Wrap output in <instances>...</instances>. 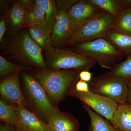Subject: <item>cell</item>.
Instances as JSON below:
<instances>
[{
  "instance_id": "d4e9b609",
  "label": "cell",
  "mask_w": 131,
  "mask_h": 131,
  "mask_svg": "<svg viewBox=\"0 0 131 131\" xmlns=\"http://www.w3.org/2000/svg\"><path fill=\"white\" fill-rule=\"evenodd\" d=\"M21 68L0 56V77L3 79L14 73L19 72Z\"/></svg>"
},
{
  "instance_id": "f1b7e54d",
  "label": "cell",
  "mask_w": 131,
  "mask_h": 131,
  "mask_svg": "<svg viewBox=\"0 0 131 131\" xmlns=\"http://www.w3.org/2000/svg\"><path fill=\"white\" fill-rule=\"evenodd\" d=\"M13 126L10 124L5 123L1 124L0 131H11Z\"/></svg>"
},
{
  "instance_id": "4dcf8cb0",
  "label": "cell",
  "mask_w": 131,
  "mask_h": 131,
  "mask_svg": "<svg viewBox=\"0 0 131 131\" xmlns=\"http://www.w3.org/2000/svg\"><path fill=\"white\" fill-rule=\"evenodd\" d=\"M125 1L127 7L131 8V0H125Z\"/></svg>"
},
{
  "instance_id": "ba28073f",
  "label": "cell",
  "mask_w": 131,
  "mask_h": 131,
  "mask_svg": "<svg viewBox=\"0 0 131 131\" xmlns=\"http://www.w3.org/2000/svg\"><path fill=\"white\" fill-rule=\"evenodd\" d=\"M78 0L56 1L58 8L56 19L52 28L51 43L54 47L63 46L72 35L71 25L69 17V10Z\"/></svg>"
},
{
  "instance_id": "7c38bea8",
  "label": "cell",
  "mask_w": 131,
  "mask_h": 131,
  "mask_svg": "<svg viewBox=\"0 0 131 131\" xmlns=\"http://www.w3.org/2000/svg\"><path fill=\"white\" fill-rule=\"evenodd\" d=\"M17 114L16 131H48L47 124L27 108L13 105Z\"/></svg>"
},
{
  "instance_id": "4fadbf2b",
  "label": "cell",
  "mask_w": 131,
  "mask_h": 131,
  "mask_svg": "<svg viewBox=\"0 0 131 131\" xmlns=\"http://www.w3.org/2000/svg\"><path fill=\"white\" fill-rule=\"evenodd\" d=\"M28 6L26 0H21L13 3L7 16L10 34L15 36L24 27Z\"/></svg>"
},
{
  "instance_id": "8fae6325",
  "label": "cell",
  "mask_w": 131,
  "mask_h": 131,
  "mask_svg": "<svg viewBox=\"0 0 131 131\" xmlns=\"http://www.w3.org/2000/svg\"><path fill=\"white\" fill-rule=\"evenodd\" d=\"M101 11L90 0L78 1L68 12L72 34L79 27L93 18Z\"/></svg>"
},
{
  "instance_id": "6da1fadb",
  "label": "cell",
  "mask_w": 131,
  "mask_h": 131,
  "mask_svg": "<svg viewBox=\"0 0 131 131\" xmlns=\"http://www.w3.org/2000/svg\"><path fill=\"white\" fill-rule=\"evenodd\" d=\"M82 70H52L47 68L35 69L30 74L43 87L52 104L58 105L71 90L80 80Z\"/></svg>"
},
{
  "instance_id": "44dd1931",
  "label": "cell",
  "mask_w": 131,
  "mask_h": 131,
  "mask_svg": "<svg viewBox=\"0 0 131 131\" xmlns=\"http://www.w3.org/2000/svg\"><path fill=\"white\" fill-rule=\"evenodd\" d=\"M34 2L44 10L45 23L52 30L58 13L56 2L52 0H35Z\"/></svg>"
},
{
  "instance_id": "5bb4252c",
  "label": "cell",
  "mask_w": 131,
  "mask_h": 131,
  "mask_svg": "<svg viewBox=\"0 0 131 131\" xmlns=\"http://www.w3.org/2000/svg\"><path fill=\"white\" fill-rule=\"evenodd\" d=\"M80 127L79 122L73 115L61 111L47 124L48 131H78Z\"/></svg>"
},
{
  "instance_id": "7a4b0ae2",
  "label": "cell",
  "mask_w": 131,
  "mask_h": 131,
  "mask_svg": "<svg viewBox=\"0 0 131 131\" xmlns=\"http://www.w3.org/2000/svg\"><path fill=\"white\" fill-rule=\"evenodd\" d=\"M21 78L23 93L28 106L47 124L61 111L52 104L43 87L30 73H23Z\"/></svg>"
},
{
  "instance_id": "9a60e30c",
  "label": "cell",
  "mask_w": 131,
  "mask_h": 131,
  "mask_svg": "<svg viewBox=\"0 0 131 131\" xmlns=\"http://www.w3.org/2000/svg\"><path fill=\"white\" fill-rule=\"evenodd\" d=\"M110 122L115 129L131 131V104H118Z\"/></svg>"
},
{
  "instance_id": "e0dca14e",
  "label": "cell",
  "mask_w": 131,
  "mask_h": 131,
  "mask_svg": "<svg viewBox=\"0 0 131 131\" xmlns=\"http://www.w3.org/2000/svg\"><path fill=\"white\" fill-rule=\"evenodd\" d=\"M105 38L126 56L131 54V35L120 32L113 28L108 33Z\"/></svg>"
},
{
  "instance_id": "f546056e",
  "label": "cell",
  "mask_w": 131,
  "mask_h": 131,
  "mask_svg": "<svg viewBox=\"0 0 131 131\" xmlns=\"http://www.w3.org/2000/svg\"><path fill=\"white\" fill-rule=\"evenodd\" d=\"M128 89V102L131 104V80L127 83Z\"/></svg>"
},
{
  "instance_id": "8992f818",
  "label": "cell",
  "mask_w": 131,
  "mask_h": 131,
  "mask_svg": "<svg viewBox=\"0 0 131 131\" xmlns=\"http://www.w3.org/2000/svg\"><path fill=\"white\" fill-rule=\"evenodd\" d=\"M44 50L46 68L52 70H89L96 64L95 61L74 51L60 49L52 44Z\"/></svg>"
},
{
  "instance_id": "2e32d148",
  "label": "cell",
  "mask_w": 131,
  "mask_h": 131,
  "mask_svg": "<svg viewBox=\"0 0 131 131\" xmlns=\"http://www.w3.org/2000/svg\"><path fill=\"white\" fill-rule=\"evenodd\" d=\"M101 10L107 12L117 21L128 8L125 0H90Z\"/></svg>"
},
{
  "instance_id": "ffe728a7",
  "label": "cell",
  "mask_w": 131,
  "mask_h": 131,
  "mask_svg": "<svg viewBox=\"0 0 131 131\" xmlns=\"http://www.w3.org/2000/svg\"><path fill=\"white\" fill-rule=\"evenodd\" d=\"M83 108L89 115L90 119L89 131H114L115 128L107 119L83 104Z\"/></svg>"
},
{
  "instance_id": "30bf717a",
  "label": "cell",
  "mask_w": 131,
  "mask_h": 131,
  "mask_svg": "<svg viewBox=\"0 0 131 131\" xmlns=\"http://www.w3.org/2000/svg\"><path fill=\"white\" fill-rule=\"evenodd\" d=\"M0 94L4 100L15 105L26 108L28 107L20 85L19 72L1 80Z\"/></svg>"
},
{
  "instance_id": "3957f363",
  "label": "cell",
  "mask_w": 131,
  "mask_h": 131,
  "mask_svg": "<svg viewBox=\"0 0 131 131\" xmlns=\"http://www.w3.org/2000/svg\"><path fill=\"white\" fill-rule=\"evenodd\" d=\"M7 43L4 51L16 61L36 69L46 68L42 49L32 39L28 32L21 30Z\"/></svg>"
},
{
  "instance_id": "83f0119b",
  "label": "cell",
  "mask_w": 131,
  "mask_h": 131,
  "mask_svg": "<svg viewBox=\"0 0 131 131\" xmlns=\"http://www.w3.org/2000/svg\"><path fill=\"white\" fill-rule=\"evenodd\" d=\"M6 20L5 19H1L0 21V41L2 42L3 38L6 31Z\"/></svg>"
},
{
  "instance_id": "5b68a950",
  "label": "cell",
  "mask_w": 131,
  "mask_h": 131,
  "mask_svg": "<svg viewBox=\"0 0 131 131\" xmlns=\"http://www.w3.org/2000/svg\"><path fill=\"white\" fill-rule=\"evenodd\" d=\"M116 20L107 12L102 10L93 18L79 27L63 46H72L105 38L113 28Z\"/></svg>"
},
{
  "instance_id": "cb8c5ba5",
  "label": "cell",
  "mask_w": 131,
  "mask_h": 131,
  "mask_svg": "<svg viewBox=\"0 0 131 131\" xmlns=\"http://www.w3.org/2000/svg\"><path fill=\"white\" fill-rule=\"evenodd\" d=\"M113 29L131 35V8L128 7L116 22Z\"/></svg>"
},
{
  "instance_id": "277c9868",
  "label": "cell",
  "mask_w": 131,
  "mask_h": 131,
  "mask_svg": "<svg viewBox=\"0 0 131 131\" xmlns=\"http://www.w3.org/2000/svg\"><path fill=\"white\" fill-rule=\"evenodd\" d=\"M72 46L74 51L95 61L102 68L110 70L126 56L105 38Z\"/></svg>"
},
{
  "instance_id": "7402d4cb",
  "label": "cell",
  "mask_w": 131,
  "mask_h": 131,
  "mask_svg": "<svg viewBox=\"0 0 131 131\" xmlns=\"http://www.w3.org/2000/svg\"><path fill=\"white\" fill-rule=\"evenodd\" d=\"M107 73L112 76L129 82L131 80V54L127 56L125 61L118 63Z\"/></svg>"
},
{
  "instance_id": "ac0fdd59",
  "label": "cell",
  "mask_w": 131,
  "mask_h": 131,
  "mask_svg": "<svg viewBox=\"0 0 131 131\" xmlns=\"http://www.w3.org/2000/svg\"><path fill=\"white\" fill-rule=\"evenodd\" d=\"M28 33L32 39L44 50L51 44V29L45 23L28 28Z\"/></svg>"
},
{
  "instance_id": "1f68e13d",
  "label": "cell",
  "mask_w": 131,
  "mask_h": 131,
  "mask_svg": "<svg viewBox=\"0 0 131 131\" xmlns=\"http://www.w3.org/2000/svg\"><path fill=\"white\" fill-rule=\"evenodd\" d=\"M11 131H16L14 125H13V126H12Z\"/></svg>"
},
{
  "instance_id": "4316f807",
  "label": "cell",
  "mask_w": 131,
  "mask_h": 131,
  "mask_svg": "<svg viewBox=\"0 0 131 131\" xmlns=\"http://www.w3.org/2000/svg\"><path fill=\"white\" fill-rule=\"evenodd\" d=\"M79 77L80 80L89 83L92 80V74L89 70L82 71L80 73Z\"/></svg>"
},
{
  "instance_id": "603a6c76",
  "label": "cell",
  "mask_w": 131,
  "mask_h": 131,
  "mask_svg": "<svg viewBox=\"0 0 131 131\" xmlns=\"http://www.w3.org/2000/svg\"><path fill=\"white\" fill-rule=\"evenodd\" d=\"M17 114L13 105L6 103L4 101L0 100V119L4 123L15 125L17 120Z\"/></svg>"
},
{
  "instance_id": "d6a6232c",
  "label": "cell",
  "mask_w": 131,
  "mask_h": 131,
  "mask_svg": "<svg viewBox=\"0 0 131 131\" xmlns=\"http://www.w3.org/2000/svg\"><path fill=\"white\" fill-rule=\"evenodd\" d=\"M114 131H122L120 130H118V129H116L115 128Z\"/></svg>"
},
{
  "instance_id": "9c48e42d",
  "label": "cell",
  "mask_w": 131,
  "mask_h": 131,
  "mask_svg": "<svg viewBox=\"0 0 131 131\" xmlns=\"http://www.w3.org/2000/svg\"><path fill=\"white\" fill-rule=\"evenodd\" d=\"M68 96L79 99L83 104L110 122L118 105L112 99L90 90L84 93L76 91L74 89L70 92Z\"/></svg>"
},
{
  "instance_id": "d6986e66",
  "label": "cell",
  "mask_w": 131,
  "mask_h": 131,
  "mask_svg": "<svg viewBox=\"0 0 131 131\" xmlns=\"http://www.w3.org/2000/svg\"><path fill=\"white\" fill-rule=\"evenodd\" d=\"M28 6L24 27L28 28L45 23L44 10L35 3L34 1L26 0Z\"/></svg>"
},
{
  "instance_id": "484cf974",
  "label": "cell",
  "mask_w": 131,
  "mask_h": 131,
  "mask_svg": "<svg viewBox=\"0 0 131 131\" xmlns=\"http://www.w3.org/2000/svg\"><path fill=\"white\" fill-rule=\"evenodd\" d=\"M75 89L79 92L86 93L90 91L89 84L86 82L80 80L76 84Z\"/></svg>"
},
{
  "instance_id": "52a82bcc",
  "label": "cell",
  "mask_w": 131,
  "mask_h": 131,
  "mask_svg": "<svg viewBox=\"0 0 131 131\" xmlns=\"http://www.w3.org/2000/svg\"><path fill=\"white\" fill-rule=\"evenodd\" d=\"M128 82L110 75L107 73L94 78L89 83V90L105 96L118 104L128 102Z\"/></svg>"
}]
</instances>
